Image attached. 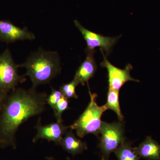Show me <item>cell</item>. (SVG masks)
<instances>
[{
    "instance_id": "cell-2",
    "label": "cell",
    "mask_w": 160,
    "mask_h": 160,
    "mask_svg": "<svg viewBox=\"0 0 160 160\" xmlns=\"http://www.w3.org/2000/svg\"><path fill=\"white\" fill-rule=\"evenodd\" d=\"M20 67L26 69L24 77L28 76L32 82V88L49 83L60 74L61 61L57 52L46 51L42 49L32 52L26 62L19 64Z\"/></svg>"
},
{
    "instance_id": "cell-14",
    "label": "cell",
    "mask_w": 160,
    "mask_h": 160,
    "mask_svg": "<svg viewBox=\"0 0 160 160\" xmlns=\"http://www.w3.org/2000/svg\"><path fill=\"white\" fill-rule=\"evenodd\" d=\"M131 142H125L115 152L118 160H139L140 157L132 148Z\"/></svg>"
},
{
    "instance_id": "cell-7",
    "label": "cell",
    "mask_w": 160,
    "mask_h": 160,
    "mask_svg": "<svg viewBox=\"0 0 160 160\" xmlns=\"http://www.w3.org/2000/svg\"><path fill=\"white\" fill-rule=\"evenodd\" d=\"M74 23L86 41L87 50H94L95 48L100 47L106 54H109L119 38L105 37L90 31L82 26L78 20H75Z\"/></svg>"
},
{
    "instance_id": "cell-17",
    "label": "cell",
    "mask_w": 160,
    "mask_h": 160,
    "mask_svg": "<svg viewBox=\"0 0 160 160\" xmlns=\"http://www.w3.org/2000/svg\"><path fill=\"white\" fill-rule=\"evenodd\" d=\"M63 95L59 90H58L52 88L51 93L48 96L47 98V104L51 107L52 110L54 109L55 106L59 102Z\"/></svg>"
},
{
    "instance_id": "cell-15",
    "label": "cell",
    "mask_w": 160,
    "mask_h": 160,
    "mask_svg": "<svg viewBox=\"0 0 160 160\" xmlns=\"http://www.w3.org/2000/svg\"><path fill=\"white\" fill-rule=\"evenodd\" d=\"M69 109V101L68 99L66 98L65 97H62L59 102L53 109L55 117L57 120V122H63V120L62 118V115L63 112Z\"/></svg>"
},
{
    "instance_id": "cell-8",
    "label": "cell",
    "mask_w": 160,
    "mask_h": 160,
    "mask_svg": "<svg viewBox=\"0 0 160 160\" xmlns=\"http://www.w3.org/2000/svg\"><path fill=\"white\" fill-rule=\"evenodd\" d=\"M35 128L37 132L32 139V142L35 143L39 140L44 139L49 142H53L58 146L64 135L70 129L69 126H65L61 122H57L44 126L42 125L40 118Z\"/></svg>"
},
{
    "instance_id": "cell-9",
    "label": "cell",
    "mask_w": 160,
    "mask_h": 160,
    "mask_svg": "<svg viewBox=\"0 0 160 160\" xmlns=\"http://www.w3.org/2000/svg\"><path fill=\"white\" fill-rule=\"evenodd\" d=\"M35 35L27 28H20L9 20H0V41L6 43L18 41L33 40Z\"/></svg>"
},
{
    "instance_id": "cell-18",
    "label": "cell",
    "mask_w": 160,
    "mask_h": 160,
    "mask_svg": "<svg viewBox=\"0 0 160 160\" xmlns=\"http://www.w3.org/2000/svg\"><path fill=\"white\" fill-rule=\"evenodd\" d=\"M9 93H6V92H4L0 91V110H1V108H2V105L7 97V95Z\"/></svg>"
},
{
    "instance_id": "cell-19",
    "label": "cell",
    "mask_w": 160,
    "mask_h": 160,
    "mask_svg": "<svg viewBox=\"0 0 160 160\" xmlns=\"http://www.w3.org/2000/svg\"><path fill=\"white\" fill-rule=\"evenodd\" d=\"M46 160H56L52 157H46Z\"/></svg>"
},
{
    "instance_id": "cell-21",
    "label": "cell",
    "mask_w": 160,
    "mask_h": 160,
    "mask_svg": "<svg viewBox=\"0 0 160 160\" xmlns=\"http://www.w3.org/2000/svg\"><path fill=\"white\" fill-rule=\"evenodd\" d=\"M102 160H109L106 159L104 158H102Z\"/></svg>"
},
{
    "instance_id": "cell-20",
    "label": "cell",
    "mask_w": 160,
    "mask_h": 160,
    "mask_svg": "<svg viewBox=\"0 0 160 160\" xmlns=\"http://www.w3.org/2000/svg\"><path fill=\"white\" fill-rule=\"evenodd\" d=\"M66 160H71V159H70V158H69V157L66 158Z\"/></svg>"
},
{
    "instance_id": "cell-3",
    "label": "cell",
    "mask_w": 160,
    "mask_h": 160,
    "mask_svg": "<svg viewBox=\"0 0 160 160\" xmlns=\"http://www.w3.org/2000/svg\"><path fill=\"white\" fill-rule=\"evenodd\" d=\"M87 85L90 96V102L85 111L72 125L69 126V128L72 130H75L78 136L80 138H83L89 134H94L98 138L102 123V115L106 109L104 105L100 106L98 105V94L92 93L89 83Z\"/></svg>"
},
{
    "instance_id": "cell-4",
    "label": "cell",
    "mask_w": 160,
    "mask_h": 160,
    "mask_svg": "<svg viewBox=\"0 0 160 160\" xmlns=\"http://www.w3.org/2000/svg\"><path fill=\"white\" fill-rule=\"evenodd\" d=\"M124 130V123L122 122L111 123L102 122L98 145L102 158L109 160V155L116 151L126 142Z\"/></svg>"
},
{
    "instance_id": "cell-10",
    "label": "cell",
    "mask_w": 160,
    "mask_h": 160,
    "mask_svg": "<svg viewBox=\"0 0 160 160\" xmlns=\"http://www.w3.org/2000/svg\"><path fill=\"white\" fill-rule=\"evenodd\" d=\"M95 50L86 49V59L81 64L75 74L73 80L77 85L81 84L84 86L89 80L93 77L97 67L94 58Z\"/></svg>"
},
{
    "instance_id": "cell-11",
    "label": "cell",
    "mask_w": 160,
    "mask_h": 160,
    "mask_svg": "<svg viewBox=\"0 0 160 160\" xmlns=\"http://www.w3.org/2000/svg\"><path fill=\"white\" fill-rule=\"evenodd\" d=\"M140 157L147 160H160V145L151 136H147L138 147L133 148Z\"/></svg>"
},
{
    "instance_id": "cell-1",
    "label": "cell",
    "mask_w": 160,
    "mask_h": 160,
    "mask_svg": "<svg viewBox=\"0 0 160 160\" xmlns=\"http://www.w3.org/2000/svg\"><path fill=\"white\" fill-rule=\"evenodd\" d=\"M48 95L35 88H16L7 95L0 110V148H17L16 133L23 123L42 114Z\"/></svg>"
},
{
    "instance_id": "cell-6",
    "label": "cell",
    "mask_w": 160,
    "mask_h": 160,
    "mask_svg": "<svg viewBox=\"0 0 160 160\" xmlns=\"http://www.w3.org/2000/svg\"><path fill=\"white\" fill-rule=\"evenodd\" d=\"M101 51L103 56V60L101 66L103 68H106L108 71L109 89L119 91L123 85L129 81L139 82L130 76V71L132 69L131 65L128 64L125 69H119L109 62L102 49H101Z\"/></svg>"
},
{
    "instance_id": "cell-13",
    "label": "cell",
    "mask_w": 160,
    "mask_h": 160,
    "mask_svg": "<svg viewBox=\"0 0 160 160\" xmlns=\"http://www.w3.org/2000/svg\"><path fill=\"white\" fill-rule=\"evenodd\" d=\"M119 94L118 90L109 89L107 93V102L104 106L106 110L111 109L114 111L117 115L119 121L122 122L124 116L120 108Z\"/></svg>"
},
{
    "instance_id": "cell-12",
    "label": "cell",
    "mask_w": 160,
    "mask_h": 160,
    "mask_svg": "<svg viewBox=\"0 0 160 160\" xmlns=\"http://www.w3.org/2000/svg\"><path fill=\"white\" fill-rule=\"evenodd\" d=\"M59 146L73 157L88 149L87 143L77 138L71 129L66 132Z\"/></svg>"
},
{
    "instance_id": "cell-5",
    "label": "cell",
    "mask_w": 160,
    "mask_h": 160,
    "mask_svg": "<svg viewBox=\"0 0 160 160\" xmlns=\"http://www.w3.org/2000/svg\"><path fill=\"white\" fill-rule=\"evenodd\" d=\"M20 65L15 62L8 48L0 54V91L9 93L26 79L18 73Z\"/></svg>"
},
{
    "instance_id": "cell-16",
    "label": "cell",
    "mask_w": 160,
    "mask_h": 160,
    "mask_svg": "<svg viewBox=\"0 0 160 160\" xmlns=\"http://www.w3.org/2000/svg\"><path fill=\"white\" fill-rule=\"evenodd\" d=\"M74 80L70 82L64 84L60 87L59 90L63 96L67 99L74 98L77 99L78 97L76 92V87L77 86Z\"/></svg>"
}]
</instances>
